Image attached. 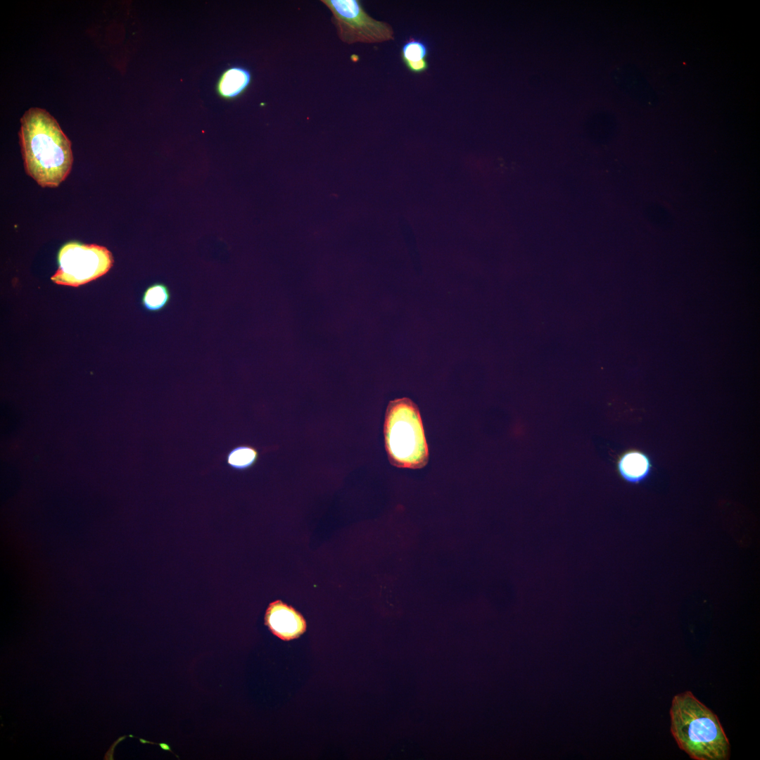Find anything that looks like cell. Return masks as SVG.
Segmentation results:
<instances>
[{"label": "cell", "instance_id": "obj_10", "mask_svg": "<svg viewBox=\"0 0 760 760\" xmlns=\"http://www.w3.org/2000/svg\"><path fill=\"white\" fill-rule=\"evenodd\" d=\"M171 297V291L166 284L155 282L144 291L141 298V304L145 310L158 312L167 306Z\"/></svg>", "mask_w": 760, "mask_h": 760}, {"label": "cell", "instance_id": "obj_1", "mask_svg": "<svg viewBox=\"0 0 760 760\" xmlns=\"http://www.w3.org/2000/svg\"><path fill=\"white\" fill-rule=\"evenodd\" d=\"M21 152L26 173L42 187H57L69 175L71 142L44 109L31 108L20 119Z\"/></svg>", "mask_w": 760, "mask_h": 760}, {"label": "cell", "instance_id": "obj_9", "mask_svg": "<svg viewBox=\"0 0 760 760\" xmlns=\"http://www.w3.org/2000/svg\"><path fill=\"white\" fill-rule=\"evenodd\" d=\"M429 46L422 39L410 37L403 44L400 56L407 68L413 73H422L429 68Z\"/></svg>", "mask_w": 760, "mask_h": 760}, {"label": "cell", "instance_id": "obj_7", "mask_svg": "<svg viewBox=\"0 0 760 760\" xmlns=\"http://www.w3.org/2000/svg\"><path fill=\"white\" fill-rule=\"evenodd\" d=\"M652 469L650 457L640 450H628L616 461L619 475L629 484L637 485L644 482L650 476Z\"/></svg>", "mask_w": 760, "mask_h": 760}, {"label": "cell", "instance_id": "obj_5", "mask_svg": "<svg viewBox=\"0 0 760 760\" xmlns=\"http://www.w3.org/2000/svg\"><path fill=\"white\" fill-rule=\"evenodd\" d=\"M331 11L338 37L348 44L381 43L393 39L392 27L371 17L358 0H322Z\"/></svg>", "mask_w": 760, "mask_h": 760}, {"label": "cell", "instance_id": "obj_11", "mask_svg": "<svg viewBox=\"0 0 760 760\" xmlns=\"http://www.w3.org/2000/svg\"><path fill=\"white\" fill-rule=\"evenodd\" d=\"M257 450L248 445H241L231 449L226 455L227 466L236 471H244L253 467L257 462Z\"/></svg>", "mask_w": 760, "mask_h": 760}, {"label": "cell", "instance_id": "obj_2", "mask_svg": "<svg viewBox=\"0 0 760 760\" xmlns=\"http://www.w3.org/2000/svg\"><path fill=\"white\" fill-rule=\"evenodd\" d=\"M669 712L671 735L691 759L730 758V742L718 716L692 692L675 695Z\"/></svg>", "mask_w": 760, "mask_h": 760}, {"label": "cell", "instance_id": "obj_4", "mask_svg": "<svg viewBox=\"0 0 760 760\" xmlns=\"http://www.w3.org/2000/svg\"><path fill=\"white\" fill-rule=\"evenodd\" d=\"M58 269L51 277L59 285L77 287L106 274L114 259L106 247L69 241L63 245L57 255Z\"/></svg>", "mask_w": 760, "mask_h": 760}, {"label": "cell", "instance_id": "obj_8", "mask_svg": "<svg viewBox=\"0 0 760 760\" xmlns=\"http://www.w3.org/2000/svg\"><path fill=\"white\" fill-rule=\"evenodd\" d=\"M249 70L241 65H232L225 69L218 78L216 89L224 99H234L241 96L251 82Z\"/></svg>", "mask_w": 760, "mask_h": 760}, {"label": "cell", "instance_id": "obj_6", "mask_svg": "<svg viewBox=\"0 0 760 760\" xmlns=\"http://www.w3.org/2000/svg\"><path fill=\"white\" fill-rule=\"evenodd\" d=\"M265 623L270 632L284 641L298 638L306 631L303 615L281 600L271 602L265 615Z\"/></svg>", "mask_w": 760, "mask_h": 760}, {"label": "cell", "instance_id": "obj_3", "mask_svg": "<svg viewBox=\"0 0 760 760\" xmlns=\"http://www.w3.org/2000/svg\"><path fill=\"white\" fill-rule=\"evenodd\" d=\"M389 462L400 468L420 469L429 460V450L417 405L403 398L389 402L384 427Z\"/></svg>", "mask_w": 760, "mask_h": 760}]
</instances>
